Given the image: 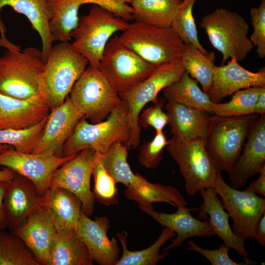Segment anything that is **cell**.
<instances>
[{"mask_svg": "<svg viewBox=\"0 0 265 265\" xmlns=\"http://www.w3.org/2000/svg\"><path fill=\"white\" fill-rule=\"evenodd\" d=\"M88 64L69 42L53 46L39 77L37 93L51 110L64 103Z\"/></svg>", "mask_w": 265, "mask_h": 265, "instance_id": "6da1fadb", "label": "cell"}, {"mask_svg": "<svg viewBox=\"0 0 265 265\" xmlns=\"http://www.w3.org/2000/svg\"><path fill=\"white\" fill-rule=\"evenodd\" d=\"M260 115L211 116L205 139V147L211 161L220 171L231 172L244 146V142Z\"/></svg>", "mask_w": 265, "mask_h": 265, "instance_id": "7a4b0ae2", "label": "cell"}, {"mask_svg": "<svg viewBox=\"0 0 265 265\" xmlns=\"http://www.w3.org/2000/svg\"><path fill=\"white\" fill-rule=\"evenodd\" d=\"M131 136L129 106L127 102L122 100L102 122L90 124L84 118L80 119L64 144L62 156L76 155L85 149L103 154L115 142L126 145Z\"/></svg>", "mask_w": 265, "mask_h": 265, "instance_id": "3957f363", "label": "cell"}, {"mask_svg": "<svg viewBox=\"0 0 265 265\" xmlns=\"http://www.w3.org/2000/svg\"><path fill=\"white\" fill-rule=\"evenodd\" d=\"M118 37L122 44L155 67L180 58L185 46L171 27L137 21L129 23Z\"/></svg>", "mask_w": 265, "mask_h": 265, "instance_id": "277c9868", "label": "cell"}, {"mask_svg": "<svg viewBox=\"0 0 265 265\" xmlns=\"http://www.w3.org/2000/svg\"><path fill=\"white\" fill-rule=\"evenodd\" d=\"M200 26L212 46L222 55V64L229 58L244 60L254 46L247 35L249 26L239 14L220 8L206 15Z\"/></svg>", "mask_w": 265, "mask_h": 265, "instance_id": "5b68a950", "label": "cell"}, {"mask_svg": "<svg viewBox=\"0 0 265 265\" xmlns=\"http://www.w3.org/2000/svg\"><path fill=\"white\" fill-rule=\"evenodd\" d=\"M128 25L126 20L94 4L88 15L79 18L78 26L71 32L74 39L72 46L90 66L99 69L109 38L115 32L123 31Z\"/></svg>", "mask_w": 265, "mask_h": 265, "instance_id": "8992f818", "label": "cell"}, {"mask_svg": "<svg viewBox=\"0 0 265 265\" xmlns=\"http://www.w3.org/2000/svg\"><path fill=\"white\" fill-rule=\"evenodd\" d=\"M45 65L41 51L34 47L8 50L0 57V94L19 99L37 95Z\"/></svg>", "mask_w": 265, "mask_h": 265, "instance_id": "52a82bcc", "label": "cell"}, {"mask_svg": "<svg viewBox=\"0 0 265 265\" xmlns=\"http://www.w3.org/2000/svg\"><path fill=\"white\" fill-rule=\"evenodd\" d=\"M69 94L75 107L92 124L106 120L122 101L99 69L91 66L75 82Z\"/></svg>", "mask_w": 265, "mask_h": 265, "instance_id": "ba28073f", "label": "cell"}, {"mask_svg": "<svg viewBox=\"0 0 265 265\" xmlns=\"http://www.w3.org/2000/svg\"><path fill=\"white\" fill-rule=\"evenodd\" d=\"M185 71L180 58L155 67L143 80L118 93L121 100L127 102L129 106L131 136L126 145L128 149L135 148L140 143L141 127L138 118L143 108L150 102L155 103L159 92L178 80Z\"/></svg>", "mask_w": 265, "mask_h": 265, "instance_id": "9c48e42d", "label": "cell"}, {"mask_svg": "<svg viewBox=\"0 0 265 265\" xmlns=\"http://www.w3.org/2000/svg\"><path fill=\"white\" fill-rule=\"evenodd\" d=\"M166 147L179 166L188 194L193 196L201 189L212 188L219 170L208 156L204 139L180 141L172 137Z\"/></svg>", "mask_w": 265, "mask_h": 265, "instance_id": "30bf717a", "label": "cell"}, {"mask_svg": "<svg viewBox=\"0 0 265 265\" xmlns=\"http://www.w3.org/2000/svg\"><path fill=\"white\" fill-rule=\"evenodd\" d=\"M155 67L115 36L106 44L99 69L112 88L120 93L143 80Z\"/></svg>", "mask_w": 265, "mask_h": 265, "instance_id": "8fae6325", "label": "cell"}, {"mask_svg": "<svg viewBox=\"0 0 265 265\" xmlns=\"http://www.w3.org/2000/svg\"><path fill=\"white\" fill-rule=\"evenodd\" d=\"M221 197L223 206L233 220V231L242 241L254 238L255 230L265 213V199L247 187L234 188L226 183L218 171L212 187Z\"/></svg>", "mask_w": 265, "mask_h": 265, "instance_id": "7c38bea8", "label": "cell"}, {"mask_svg": "<svg viewBox=\"0 0 265 265\" xmlns=\"http://www.w3.org/2000/svg\"><path fill=\"white\" fill-rule=\"evenodd\" d=\"M94 157L92 149L80 152L54 171L49 188H63L74 193L81 201L83 211L88 216L94 212L95 201L90 184Z\"/></svg>", "mask_w": 265, "mask_h": 265, "instance_id": "4fadbf2b", "label": "cell"}, {"mask_svg": "<svg viewBox=\"0 0 265 265\" xmlns=\"http://www.w3.org/2000/svg\"><path fill=\"white\" fill-rule=\"evenodd\" d=\"M76 155L59 157L50 153H22L10 147L0 153V166L10 168L30 180L39 193L43 195L50 188L54 171Z\"/></svg>", "mask_w": 265, "mask_h": 265, "instance_id": "5bb4252c", "label": "cell"}, {"mask_svg": "<svg viewBox=\"0 0 265 265\" xmlns=\"http://www.w3.org/2000/svg\"><path fill=\"white\" fill-rule=\"evenodd\" d=\"M132 0H48L53 13L50 22L52 35L60 42H69L71 32L78 26V11L82 5L92 3L104 8L115 15L125 18L131 11L128 5Z\"/></svg>", "mask_w": 265, "mask_h": 265, "instance_id": "9a60e30c", "label": "cell"}, {"mask_svg": "<svg viewBox=\"0 0 265 265\" xmlns=\"http://www.w3.org/2000/svg\"><path fill=\"white\" fill-rule=\"evenodd\" d=\"M5 6H9L16 12L23 14L31 23L32 27L39 34L42 42L41 56L46 62L53 43L57 41L50 28L53 13L48 0H0V11ZM0 47L9 51L18 49V46L9 41L5 37L6 28L0 15Z\"/></svg>", "mask_w": 265, "mask_h": 265, "instance_id": "2e32d148", "label": "cell"}, {"mask_svg": "<svg viewBox=\"0 0 265 265\" xmlns=\"http://www.w3.org/2000/svg\"><path fill=\"white\" fill-rule=\"evenodd\" d=\"M82 118L68 96L62 104L51 110L41 138L33 153H50L62 157L64 144Z\"/></svg>", "mask_w": 265, "mask_h": 265, "instance_id": "e0dca14e", "label": "cell"}, {"mask_svg": "<svg viewBox=\"0 0 265 265\" xmlns=\"http://www.w3.org/2000/svg\"><path fill=\"white\" fill-rule=\"evenodd\" d=\"M109 220L106 216L90 219L82 209L79 223L75 229L85 244L93 261L100 265H116L119 259L118 239L107 236Z\"/></svg>", "mask_w": 265, "mask_h": 265, "instance_id": "ac0fdd59", "label": "cell"}, {"mask_svg": "<svg viewBox=\"0 0 265 265\" xmlns=\"http://www.w3.org/2000/svg\"><path fill=\"white\" fill-rule=\"evenodd\" d=\"M43 195L28 179L16 173L9 183L3 200L4 217L13 231L23 224L29 214L42 206Z\"/></svg>", "mask_w": 265, "mask_h": 265, "instance_id": "d6986e66", "label": "cell"}, {"mask_svg": "<svg viewBox=\"0 0 265 265\" xmlns=\"http://www.w3.org/2000/svg\"><path fill=\"white\" fill-rule=\"evenodd\" d=\"M12 232L23 240L40 265H48L50 249L57 232L48 208L44 206L38 207Z\"/></svg>", "mask_w": 265, "mask_h": 265, "instance_id": "ffe728a7", "label": "cell"}, {"mask_svg": "<svg viewBox=\"0 0 265 265\" xmlns=\"http://www.w3.org/2000/svg\"><path fill=\"white\" fill-rule=\"evenodd\" d=\"M253 86L265 87V68L252 72L242 67L234 58L225 65H214L211 86L207 94L214 103L236 92Z\"/></svg>", "mask_w": 265, "mask_h": 265, "instance_id": "44dd1931", "label": "cell"}, {"mask_svg": "<svg viewBox=\"0 0 265 265\" xmlns=\"http://www.w3.org/2000/svg\"><path fill=\"white\" fill-rule=\"evenodd\" d=\"M229 173L231 186L238 189L265 166V114H261Z\"/></svg>", "mask_w": 265, "mask_h": 265, "instance_id": "7402d4cb", "label": "cell"}, {"mask_svg": "<svg viewBox=\"0 0 265 265\" xmlns=\"http://www.w3.org/2000/svg\"><path fill=\"white\" fill-rule=\"evenodd\" d=\"M51 109L39 95L19 99L0 94V130L34 126L47 117Z\"/></svg>", "mask_w": 265, "mask_h": 265, "instance_id": "603a6c76", "label": "cell"}, {"mask_svg": "<svg viewBox=\"0 0 265 265\" xmlns=\"http://www.w3.org/2000/svg\"><path fill=\"white\" fill-rule=\"evenodd\" d=\"M176 207L177 211L172 213L159 212L154 210L143 211L163 227L171 229L177 234L176 237L163 251L182 247L186 239L192 237H210L215 235L208 221L200 220L191 215V211L198 209L182 206Z\"/></svg>", "mask_w": 265, "mask_h": 265, "instance_id": "cb8c5ba5", "label": "cell"}, {"mask_svg": "<svg viewBox=\"0 0 265 265\" xmlns=\"http://www.w3.org/2000/svg\"><path fill=\"white\" fill-rule=\"evenodd\" d=\"M199 192L203 198V203L200 206L197 218L208 221L215 234L226 245L235 250L243 258H247L248 253L244 241L233 231L229 223V215L214 189L209 187L201 189Z\"/></svg>", "mask_w": 265, "mask_h": 265, "instance_id": "d4e9b609", "label": "cell"}, {"mask_svg": "<svg viewBox=\"0 0 265 265\" xmlns=\"http://www.w3.org/2000/svg\"><path fill=\"white\" fill-rule=\"evenodd\" d=\"M165 108L173 138L186 141L200 137L205 140L211 117L209 112L170 101Z\"/></svg>", "mask_w": 265, "mask_h": 265, "instance_id": "484cf974", "label": "cell"}, {"mask_svg": "<svg viewBox=\"0 0 265 265\" xmlns=\"http://www.w3.org/2000/svg\"><path fill=\"white\" fill-rule=\"evenodd\" d=\"M89 251L74 229L57 230L48 265H92Z\"/></svg>", "mask_w": 265, "mask_h": 265, "instance_id": "4316f807", "label": "cell"}, {"mask_svg": "<svg viewBox=\"0 0 265 265\" xmlns=\"http://www.w3.org/2000/svg\"><path fill=\"white\" fill-rule=\"evenodd\" d=\"M43 196L42 206L50 210L57 230L75 229L82 209L80 199L71 191L61 187L49 188Z\"/></svg>", "mask_w": 265, "mask_h": 265, "instance_id": "83f0119b", "label": "cell"}, {"mask_svg": "<svg viewBox=\"0 0 265 265\" xmlns=\"http://www.w3.org/2000/svg\"><path fill=\"white\" fill-rule=\"evenodd\" d=\"M128 150L125 144L117 142L106 153L98 155L106 170L116 183L132 188L145 187L150 182L138 173L132 172L127 161Z\"/></svg>", "mask_w": 265, "mask_h": 265, "instance_id": "f1b7e54d", "label": "cell"}, {"mask_svg": "<svg viewBox=\"0 0 265 265\" xmlns=\"http://www.w3.org/2000/svg\"><path fill=\"white\" fill-rule=\"evenodd\" d=\"M167 101L186 106L213 113L214 103L198 86V82L185 71L180 79L163 89Z\"/></svg>", "mask_w": 265, "mask_h": 265, "instance_id": "f546056e", "label": "cell"}, {"mask_svg": "<svg viewBox=\"0 0 265 265\" xmlns=\"http://www.w3.org/2000/svg\"><path fill=\"white\" fill-rule=\"evenodd\" d=\"M182 0H133V19L160 27H171Z\"/></svg>", "mask_w": 265, "mask_h": 265, "instance_id": "4dcf8cb0", "label": "cell"}, {"mask_svg": "<svg viewBox=\"0 0 265 265\" xmlns=\"http://www.w3.org/2000/svg\"><path fill=\"white\" fill-rule=\"evenodd\" d=\"M126 197L138 204L142 211L154 210V203H166L173 206H186L187 202L179 190L172 186L151 183L139 188L127 187L125 191Z\"/></svg>", "mask_w": 265, "mask_h": 265, "instance_id": "1f68e13d", "label": "cell"}, {"mask_svg": "<svg viewBox=\"0 0 265 265\" xmlns=\"http://www.w3.org/2000/svg\"><path fill=\"white\" fill-rule=\"evenodd\" d=\"M121 243L123 253L116 265H156L169 255L168 251L159 252L160 249L168 240L175 237L176 233L171 229L163 227L158 238L148 248L139 251H131L127 246L126 231L116 234Z\"/></svg>", "mask_w": 265, "mask_h": 265, "instance_id": "d6a6232c", "label": "cell"}, {"mask_svg": "<svg viewBox=\"0 0 265 265\" xmlns=\"http://www.w3.org/2000/svg\"><path fill=\"white\" fill-rule=\"evenodd\" d=\"M215 59L213 52L205 54L190 44H185L181 57L182 64L189 75L199 82L207 94L212 81Z\"/></svg>", "mask_w": 265, "mask_h": 265, "instance_id": "836d02e7", "label": "cell"}, {"mask_svg": "<svg viewBox=\"0 0 265 265\" xmlns=\"http://www.w3.org/2000/svg\"><path fill=\"white\" fill-rule=\"evenodd\" d=\"M0 265H40L18 236L0 230Z\"/></svg>", "mask_w": 265, "mask_h": 265, "instance_id": "e575fe53", "label": "cell"}, {"mask_svg": "<svg viewBox=\"0 0 265 265\" xmlns=\"http://www.w3.org/2000/svg\"><path fill=\"white\" fill-rule=\"evenodd\" d=\"M265 87L253 86L239 90L227 103H214L213 113L219 116H242L254 113L256 102Z\"/></svg>", "mask_w": 265, "mask_h": 265, "instance_id": "d590c367", "label": "cell"}, {"mask_svg": "<svg viewBox=\"0 0 265 265\" xmlns=\"http://www.w3.org/2000/svg\"><path fill=\"white\" fill-rule=\"evenodd\" d=\"M47 118L27 129L0 130V145L11 146L20 152L33 153L41 138Z\"/></svg>", "mask_w": 265, "mask_h": 265, "instance_id": "8d00e7d4", "label": "cell"}, {"mask_svg": "<svg viewBox=\"0 0 265 265\" xmlns=\"http://www.w3.org/2000/svg\"><path fill=\"white\" fill-rule=\"evenodd\" d=\"M197 0H182L171 25V27L185 44H190L203 53H209L198 39L193 8Z\"/></svg>", "mask_w": 265, "mask_h": 265, "instance_id": "74e56055", "label": "cell"}, {"mask_svg": "<svg viewBox=\"0 0 265 265\" xmlns=\"http://www.w3.org/2000/svg\"><path fill=\"white\" fill-rule=\"evenodd\" d=\"M94 186L93 189L95 200L106 206L118 203V191L113 178L104 167L100 157L95 152L92 175Z\"/></svg>", "mask_w": 265, "mask_h": 265, "instance_id": "f35d334b", "label": "cell"}, {"mask_svg": "<svg viewBox=\"0 0 265 265\" xmlns=\"http://www.w3.org/2000/svg\"><path fill=\"white\" fill-rule=\"evenodd\" d=\"M168 142L163 131L157 132L152 140L141 147L138 156L139 162L146 168H157L163 160V150Z\"/></svg>", "mask_w": 265, "mask_h": 265, "instance_id": "ab89813d", "label": "cell"}, {"mask_svg": "<svg viewBox=\"0 0 265 265\" xmlns=\"http://www.w3.org/2000/svg\"><path fill=\"white\" fill-rule=\"evenodd\" d=\"M253 31L249 39L261 58L265 57V0H261L258 7H253L250 10Z\"/></svg>", "mask_w": 265, "mask_h": 265, "instance_id": "60d3db41", "label": "cell"}, {"mask_svg": "<svg viewBox=\"0 0 265 265\" xmlns=\"http://www.w3.org/2000/svg\"><path fill=\"white\" fill-rule=\"evenodd\" d=\"M188 250L199 253L205 257L212 265H248L244 262L237 263L229 256V251L230 248L224 242L220 246L212 250L203 248L198 246L193 240L187 241Z\"/></svg>", "mask_w": 265, "mask_h": 265, "instance_id": "b9f144b4", "label": "cell"}, {"mask_svg": "<svg viewBox=\"0 0 265 265\" xmlns=\"http://www.w3.org/2000/svg\"><path fill=\"white\" fill-rule=\"evenodd\" d=\"M154 104L139 115L138 125L140 127H151L156 132L163 131L168 122V116L163 111L164 101L162 98L158 99Z\"/></svg>", "mask_w": 265, "mask_h": 265, "instance_id": "7bdbcfd3", "label": "cell"}, {"mask_svg": "<svg viewBox=\"0 0 265 265\" xmlns=\"http://www.w3.org/2000/svg\"><path fill=\"white\" fill-rule=\"evenodd\" d=\"M258 178L251 183L247 188L251 191L265 196V166L259 172Z\"/></svg>", "mask_w": 265, "mask_h": 265, "instance_id": "ee69618b", "label": "cell"}, {"mask_svg": "<svg viewBox=\"0 0 265 265\" xmlns=\"http://www.w3.org/2000/svg\"><path fill=\"white\" fill-rule=\"evenodd\" d=\"M9 182L0 181V230L4 231L8 228L3 211V200Z\"/></svg>", "mask_w": 265, "mask_h": 265, "instance_id": "f6af8a7d", "label": "cell"}, {"mask_svg": "<svg viewBox=\"0 0 265 265\" xmlns=\"http://www.w3.org/2000/svg\"><path fill=\"white\" fill-rule=\"evenodd\" d=\"M254 239L262 246L265 245V213L261 217L256 226Z\"/></svg>", "mask_w": 265, "mask_h": 265, "instance_id": "bcb514c9", "label": "cell"}, {"mask_svg": "<svg viewBox=\"0 0 265 265\" xmlns=\"http://www.w3.org/2000/svg\"><path fill=\"white\" fill-rule=\"evenodd\" d=\"M254 113L265 114V88L261 93L255 106Z\"/></svg>", "mask_w": 265, "mask_h": 265, "instance_id": "7dc6e473", "label": "cell"}, {"mask_svg": "<svg viewBox=\"0 0 265 265\" xmlns=\"http://www.w3.org/2000/svg\"><path fill=\"white\" fill-rule=\"evenodd\" d=\"M15 174L16 173L11 169L4 167L0 170V181L10 182Z\"/></svg>", "mask_w": 265, "mask_h": 265, "instance_id": "c3c4849f", "label": "cell"}, {"mask_svg": "<svg viewBox=\"0 0 265 265\" xmlns=\"http://www.w3.org/2000/svg\"><path fill=\"white\" fill-rule=\"evenodd\" d=\"M10 147H12V146L8 145H4V144L0 145V153L7 150Z\"/></svg>", "mask_w": 265, "mask_h": 265, "instance_id": "681fc988", "label": "cell"}]
</instances>
